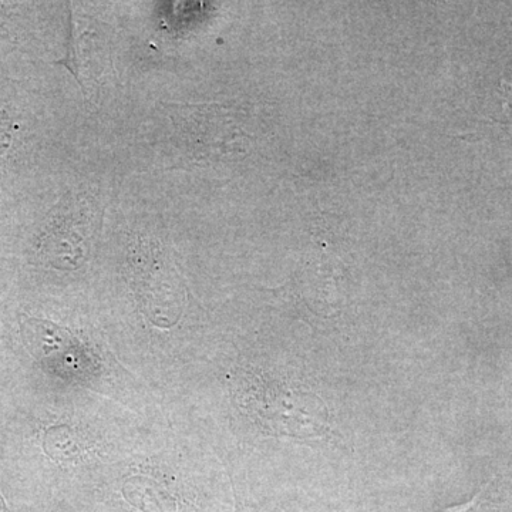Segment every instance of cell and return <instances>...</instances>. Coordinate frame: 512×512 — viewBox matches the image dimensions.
<instances>
[{
    "instance_id": "cell-1",
    "label": "cell",
    "mask_w": 512,
    "mask_h": 512,
    "mask_svg": "<svg viewBox=\"0 0 512 512\" xmlns=\"http://www.w3.org/2000/svg\"><path fill=\"white\" fill-rule=\"evenodd\" d=\"M0 512H8V510H6L5 503H3L2 497H0Z\"/></svg>"
}]
</instances>
